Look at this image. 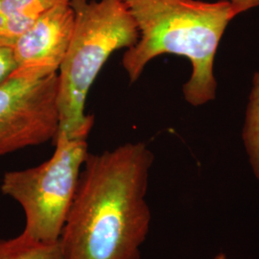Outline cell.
Instances as JSON below:
<instances>
[{
    "mask_svg": "<svg viewBox=\"0 0 259 259\" xmlns=\"http://www.w3.org/2000/svg\"><path fill=\"white\" fill-rule=\"evenodd\" d=\"M0 259H64L60 240L45 244L30 240L20 234L0 239Z\"/></svg>",
    "mask_w": 259,
    "mask_h": 259,
    "instance_id": "obj_9",
    "label": "cell"
},
{
    "mask_svg": "<svg viewBox=\"0 0 259 259\" xmlns=\"http://www.w3.org/2000/svg\"><path fill=\"white\" fill-rule=\"evenodd\" d=\"M232 4V10L237 17L242 13L259 7V0H229Z\"/></svg>",
    "mask_w": 259,
    "mask_h": 259,
    "instance_id": "obj_11",
    "label": "cell"
},
{
    "mask_svg": "<svg viewBox=\"0 0 259 259\" xmlns=\"http://www.w3.org/2000/svg\"><path fill=\"white\" fill-rule=\"evenodd\" d=\"M135 19L139 38L123 55L122 65L131 83L146 65L163 54L186 58L192 66L183 87L186 102L194 107L216 96L214 61L229 23L236 16L229 0H122Z\"/></svg>",
    "mask_w": 259,
    "mask_h": 259,
    "instance_id": "obj_2",
    "label": "cell"
},
{
    "mask_svg": "<svg viewBox=\"0 0 259 259\" xmlns=\"http://www.w3.org/2000/svg\"><path fill=\"white\" fill-rule=\"evenodd\" d=\"M58 73L10 76L0 83V157L54 140L59 132Z\"/></svg>",
    "mask_w": 259,
    "mask_h": 259,
    "instance_id": "obj_5",
    "label": "cell"
},
{
    "mask_svg": "<svg viewBox=\"0 0 259 259\" xmlns=\"http://www.w3.org/2000/svg\"><path fill=\"white\" fill-rule=\"evenodd\" d=\"M66 0H0V47L11 48L42 14Z\"/></svg>",
    "mask_w": 259,
    "mask_h": 259,
    "instance_id": "obj_7",
    "label": "cell"
},
{
    "mask_svg": "<svg viewBox=\"0 0 259 259\" xmlns=\"http://www.w3.org/2000/svg\"><path fill=\"white\" fill-rule=\"evenodd\" d=\"M55 150L37 166L4 174L0 190L22 207L25 225L21 236L45 244L60 240L74 198L88 139H70L58 132Z\"/></svg>",
    "mask_w": 259,
    "mask_h": 259,
    "instance_id": "obj_4",
    "label": "cell"
},
{
    "mask_svg": "<svg viewBox=\"0 0 259 259\" xmlns=\"http://www.w3.org/2000/svg\"><path fill=\"white\" fill-rule=\"evenodd\" d=\"M211 259H228V256H227V254L225 252L220 251L217 254H215V256Z\"/></svg>",
    "mask_w": 259,
    "mask_h": 259,
    "instance_id": "obj_12",
    "label": "cell"
},
{
    "mask_svg": "<svg viewBox=\"0 0 259 259\" xmlns=\"http://www.w3.org/2000/svg\"><path fill=\"white\" fill-rule=\"evenodd\" d=\"M74 21L70 0L42 14L12 47L16 63L12 76L42 79L57 74L70 45Z\"/></svg>",
    "mask_w": 259,
    "mask_h": 259,
    "instance_id": "obj_6",
    "label": "cell"
},
{
    "mask_svg": "<svg viewBox=\"0 0 259 259\" xmlns=\"http://www.w3.org/2000/svg\"><path fill=\"white\" fill-rule=\"evenodd\" d=\"M154 155L144 142L89 153L60 244L64 259H140L152 213L146 201Z\"/></svg>",
    "mask_w": 259,
    "mask_h": 259,
    "instance_id": "obj_1",
    "label": "cell"
},
{
    "mask_svg": "<svg viewBox=\"0 0 259 259\" xmlns=\"http://www.w3.org/2000/svg\"><path fill=\"white\" fill-rule=\"evenodd\" d=\"M16 69L11 48L0 47V83L8 79Z\"/></svg>",
    "mask_w": 259,
    "mask_h": 259,
    "instance_id": "obj_10",
    "label": "cell"
},
{
    "mask_svg": "<svg viewBox=\"0 0 259 259\" xmlns=\"http://www.w3.org/2000/svg\"><path fill=\"white\" fill-rule=\"evenodd\" d=\"M73 34L58 71L59 132L88 139L94 117L85 113L91 88L112 53L139 40L137 23L122 0H70Z\"/></svg>",
    "mask_w": 259,
    "mask_h": 259,
    "instance_id": "obj_3",
    "label": "cell"
},
{
    "mask_svg": "<svg viewBox=\"0 0 259 259\" xmlns=\"http://www.w3.org/2000/svg\"><path fill=\"white\" fill-rule=\"evenodd\" d=\"M242 140L250 168L259 182V71L252 79L242 128Z\"/></svg>",
    "mask_w": 259,
    "mask_h": 259,
    "instance_id": "obj_8",
    "label": "cell"
}]
</instances>
